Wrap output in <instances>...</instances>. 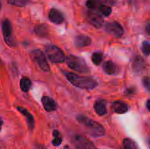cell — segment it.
I'll return each instance as SVG.
<instances>
[{"label": "cell", "instance_id": "27", "mask_svg": "<svg viewBox=\"0 0 150 149\" xmlns=\"http://www.w3.org/2000/svg\"><path fill=\"white\" fill-rule=\"evenodd\" d=\"M136 92V89L134 86H132V87L128 88V89H126L125 91V94L126 95H133Z\"/></svg>", "mask_w": 150, "mask_h": 149}, {"label": "cell", "instance_id": "14", "mask_svg": "<svg viewBox=\"0 0 150 149\" xmlns=\"http://www.w3.org/2000/svg\"><path fill=\"white\" fill-rule=\"evenodd\" d=\"M75 45L78 48H83V47L89 46L92 42V39L86 35L80 34L78 35L75 38Z\"/></svg>", "mask_w": 150, "mask_h": 149}, {"label": "cell", "instance_id": "25", "mask_svg": "<svg viewBox=\"0 0 150 149\" xmlns=\"http://www.w3.org/2000/svg\"><path fill=\"white\" fill-rule=\"evenodd\" d=\"M142 50L146 56H149L150 53V43L149 41H144L142 42Z\"/></svg>", "mask_w": 150, "mask_h": 149}, {"label": "cell", "instance_id": "1", "mask_svg": "<svg viewBox=\"0 0 150 149\" xmlns=\"http://www.w3.org/2000/svg\"><path fill=\"white\" fill-rule=\"evenodd\" d=\"M77 120L79 124H81L82 127L85 129L86 132L93 137H102L105 134V128L95 121V120L91 119L89 117L83 115H78Z\"/></svg>", "mask_w": 150, "mask_h": 149}, {"label": "cell", "instance_id": "19", "mask_svg": "<svg viewBox=\"0 0 150 149\" xmlns=\"http://www.w3.org/2000/svg\"><path fill=\"white\" fill-rule=\"evenodd\" d=\"M32 86V81L27 77H23L20 80L21 89L23 92H28Z\"/></svg>", "mask_w": 150, "mask_h": 149}, {"label": "cell", "instance_id": "10", "mask_svg": "<svg viewBox=\"0 0 150 149\" xmlns=\"http://www.w3.org/2000/svg\"><path fill=\"white\" fill-rule=\"evenodd\" d=\"M49 20L55 24H61L64 22V17L61 11L55 8H52L49 12Z\"/></svg>", "mask_w": 150, "mask_h": 149}, {"label": "cell", "instance_id": "20", "mask_svg": "<svg viewBox=\"0 0 150 149\" xmlns=\"http://www.w3.org/2000/svg\"><path fill=\"white\" fill-rule=\"evenodd\" d=\"M124 149H139L137 144L134 140L130 138H125L123 140Z\"/></svg>", "mask_w": 150, "mask_h": 149}, {"label": "cell", "instance_id": "16", "mask_svg": "<svg viewBox=\"0 0 150 149\" xmlns=\"http://www.w3.org/2000/svg\"><path fill=\"white\" fill-rule=\"evenodd\" d=\"M112 109L114 112L118 114L125 113L128 111V105L121 101H116L112 104Z\"/></svg>", "mask_w": 150, "mask_h": 149}, {"label": "cell", "instance_id": "2", "mask_svg": "<svg viewBox=\"0 0 150 149\" xmlns=\"http://www.w3.org/2000/svg\"><path fill=\"white\" fill-rule=\"evenodd\" d=\"M65 76L71 84L81 89H93L98 86V82L93 77L79 75L73 72L65 73Z\"/></svg>", "mask_w": 150, "mask_h": 149}, {"label": "cell", "instance_id": "13", "mask_svg": "<svg viewBox=\"0 0 150 149\" xmlns=\"http://www.w3.org/2000/svg\"><path fill=\"white\" fill-rule=\"evenodd\" d=\"M103 70L108 74H117L120 72V68L114 62L111 61H107L103 65Z\"/></svg>", "mask_w": 150, "mask_h": 149}, {"label": "cell", "instance_id": "11", "mask_svg": "<svg viewBox=\"0 0 150 149\" xmlns=\"http://www.w3.org/2000/svg\"><path fill=\"white\" fill-rule=\"evenodd\" d=\"M17 109L22 115H23L24 118H26L28 127L30 129V130H33L34 128H35V118H34L33 115L28 110L23 108V107L18 106Z\"/></svg>", "mask_w": 150, "mask_h": 149}, {"label": "cell", "instance_id": "15", "mask_svg": "<svg viewBox=\"0 0 150 149\" xmlns=\"http://www.w3.org/2000/svg\"><path fill=\"white\" fill-rule=\"evenodd\" d=\"M107 102L104 99H98L94 105V108L99 115H104L107 113Z\"/></svg>", "mask_w": 150, "mask_h": 149}, {"label": "cell", "instance_id": "7", "mask_svg": "<svg viewBox=\"0 0 150 149\" xmlns=\"http://www.w3.org/2000/svg\"><path fill=\"white\" fill-rule=\"evenodd\" d=\"M1 29H2L3 37L6 43L9 46H13L15 45V41L13 39V29H12L11 22L8 19L3 20L1 23Z\"/></svg>", "mask_w": 150, "mask_h": 149}, {"label": "cell", "instance_id": "32", "mask_svg": "<svg viewBox=\"0 0 150 149\" xmlns=\"http://www.w3.org/2000/svg\"><path fill=\"white\" fill-rule=\"evenodd\" d=\"M1 1H0V9H1Z\"/></svg>", "mask_w": 150, "mask_h": 149}, {"label": "cell", "instance_id": "26", "mask_svg": "<svg viewBox=\"0 0 150 149\" xmlns=\"http://www.w3.org/2000/svg\"><path fill=\"white\" fill-rule=\"evenodd\" d=\"M142 83L143 86L146 89V90L149 91L150 89V80L149 77H144L142 79Z\"/></svg>", "mask_w": 150, "mask_h": 149}, {"label": "cell", "instance_id": "9", "mask_svg": "<svg viewBox=\"0 0 150 149\" xmlns=\"http://www.w3.org/2000/svg\"><path fill=\"white\" fill-rule=\"evenodd\" d=\"M86 18L89 23L96 28H100L103 24V18L100 13H97L95 10H89L87 13Z\"/></svg>", "mask_w": 150, "mask_h": 149}, {"label": "cell", "instance_id": "22", "mask_svg": "<svg viewBox=\"0 0 150 149\" xmlns=\"http://www.w3.org/2000/svg\"><path fill=\"white\" fill-rule=\"evenodd\" d=\"M53 136H54V139L52 140V144L54 146H59L62 142V137L60 132L58 130H54L53 131Z\"/></svg>", "mask_w": 150, "mask_h": 149}, {"label": "cell", "instance_id": "3", "mask_svg": "<svg viewBox=\"0 0 150 149\" xmlns=\"http://www.w3.org/2000/svg\"><path fill=\"white\" fill-rule=\"evenodd\" d=\"M67 64L71 70L80 73H89L90 69L82 57L70 55L66 59Z\"/></svg>", "mask_w": 150, "mask_h": 149}, {"label": "cell", "instance_id": "17", "mask_svg": "<svg viewBox=\"0 0 150 149\" xmlns=\"http://www.w3.org/2000/svg\"><path fill=\"white\" fill-rule=\"evenodd\" d=\"M145 66H146V62H145V60L142 56H137L135 57L133 61V64H132L133 71L136 72H139L142 70H144Z\"/></svg>", "mask_w": 150, "mask_h": 149}, {"label": "cell", "instance_id": "30", "mask_svg": "<svg viewBox=\"0 0 150 149\" xmlns=\"http://www.w3.org/2000/svg\"><path fill=\"white\" fill-rule=\"evenodd\" d=\"M2 125H3V121L2 119L0 118V131L1 130V127H2Z\"/></svg>", "mask_w": 150, "mask_h": 149}, {"label": "cell", "instance_id": "5", "mask_svg": "<svg viewBox=\"0 0 150 149\" xmlns=\"http://www.w3.org/2000/svg\"><path fill=\"white\" fill-rule=\"evenodd\" d=\"M71 143L76 149H97L93 142L81 134L72 136Z\"/></svg>", "mask_w": 150, "mask_h": 149}, {"label": "cell", "instance_id": "24", "mask_svg": "<svg viewBox=\"0 0 150 149\" xmlns=\"http://www.w3.org/2000/svg\"><path fill=\"white\" fill-rule=\"evenodd\" d=\"M7 1L12 5L17 6V7H24L29 4L30 0H7Z\"/></svg>", "mask_w": 150, "mask_h": 149}, {"label": "cell", "instance_id": "12", "mask_svg": "<svg viewBox=\"0 0 150 149\" xmlns=\"http://www.w3.org/2000/svg\"><path fill=\"white\" fill-rule=\"evenodd\" d=\"M43 108L47 112H52L57 110V103L53 98L48 96H43L41 99Z\"/></svg>", "mask_w": 150, "mask_h": 149}, {"label": "cell", "instance_id": "29", "mask_svg": "<svg viewBox=\"0 0 150 149\" xmlns=\"http://www.w3.org/2000/svg\"><path fill=\"white\" fill-rule=\"evenodd\" d=\"M149 102H150L149 99H148V100L146 101V108H147L148 110H150V108H149Z\"/></svg>", "mask_w": 150, "mask_h": 149}, {"label": "cell", "instance_id": "8", "mask_svg": "<svg viewBox=\"0 0 150 149\" xmlns=\"http://www.w3.org/2000/svg\"><path fill=\"white\" fill-rule=\"evenodd\" d=\"M106 32L109 34L117 38L121 37L124 34V29L122 26L117 21H112L108 23L105 26Z\"/></svg>", "mask_w": 150, "mask_h": 149}, {"label": "cell", "instance_id": "21", "mask_svg": "<svg viewBox=\"0 0 150 149\" xmlns=\"http://www.w3.org/2000/svg\"><path fill=\"white\" fill-rule=\"evenodd\" d=\"M98 11H99V13H100L102 15L105 16V17H108V16H109L110 15H111V11H112V10H111V7H110V6L106 5V4H100V6L98 7Z\"/></svg>", "mask_w": 150, "mask_h": 149}, {"label": "cell", "instance_id": "6", "mask_svg": "<svg viewBox=\"0 0 150 149\" xmlns=\"http://www.w3.org/2000/svg\"><path fill=\"white\" fill-rule=\"evenodd\" d=\"M32 58L35 62L37 63L40 68L45 72H48L50 70L49 64H48V61H47L45 56L44 55L43 52L40 50H34L32 51Z\"/></svg>", "mask_w": 150, "mask_h": 149}, {"label": "cell", "instance_id": "31", "mask_svg": "<svg viewBox=\"0 0 150 149\" xmlns=\"http://www.w3.org/2000/svg\"><path fill=\"white\" fill-rule=\"evenodd\" d=\"M64 149H71V148H70L69 147V146H67V145H65V146H64Z\"/></svg>", "mask_w": 150, "mask_h": 149}, {"label": "cell", "instance_id": "18", "mask_svg": "<svg viewBox=\"0 0 150 149\" xmlns=\"http://www.w3.org/2000/svg\"><path fill=\"white\" fill-rule=\"evenodd\" d=\"M35 33L40 37H46L49 34L48 26L45 24H38L35 26Z\"/></svg>", "mask_w": 150, "mask_h": 149}, {"label": "cell", "instance_id": "23", "mask_svg": "<svg viewBox=\"0 0 150 149\" xmlns=\"http://www.w3.org/2000/svg\"><path fill=\"white\" fill-rule=\"evenodd\" d=\"M103 59V54L101 52H95L92 56V61L95 65H99Z\"/></svg>", "mask_w": 150, "mask_h": 149}, {"label": "cell", "instance_id": "4", "mask_svg": "<svg viewBox=\"0 0 150 149\" xmlns=\"http://www.w3.org/2000/svg\"><path fill=\"white\" fill-rule=\"evenodd\" d=\"M45 51L48 58L54 63L64 62L66 56L61 48L54 45H48L45 47Z\"/></svg>", "mask_w": 150, "mask_h": 149}, {"label": "cell", "instance_id": "28", "mask_svg": "<svg viewBox=\"0 0 150 149\" xmlns=\"http://www.w3.org/2000/svg\"><path fill=\"white\" fill-rule=\"evenodd\" d=\"M150 23L149 22H148L147 23V24H146V32H147V33H148V34H150Z\"/></svg>", "mask_w": 150, "mask_h": 149}]
</instances>
